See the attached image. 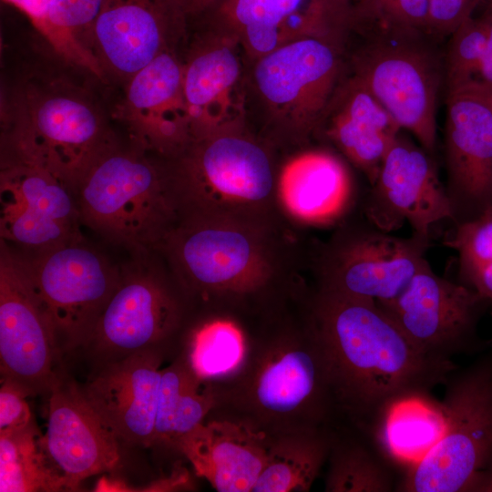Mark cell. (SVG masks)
I'll use <instances>...</instances> for the list:
<instances>
[{
  "mask_svg": "<svg viewBox=\"0 0 492 492\" xmlns=\"http://www.w3.org/2000/svg\"><path fill=\"white\" fill-rule=\"evenodd\" d=\"M445 161L455 224L492 205V110L475 81L446 90Z\"/></svg>",
  "mask_w": 492,
  "mask_h": 492,
  "instance_id": "ac0fdd59",
  "label": "cell"
},
{
  "mask_svg": "<svg viewBox=\"0 0 492 492\" xmlns=\"http://www.w3.org/2000/svg\"><path fill=\"white\" fill-rule=\"evenodd\" d=\"M309 295L251 324L241 366L228 379L210 384L215 405L208 418L234 421L269 438L328 426L339 408Z\"/></svg>",
  "mask_w": 492,
  "mask_h": 492,
  "instance_id": "7a4b0ae2",
  "label": "cell"
},
{
  "mask_svg": "<svg viewBox=\"0 0 492 492\" xmlns=\"http://www.w3.org/2000/svg\"><path fill=\"white\" fill-rule=\"evenodd\" d=\"M111 116L133 146L153 156L169 159L187 146L191 135L178 48L160 54L124 85Z\"/></svg>",
  "mask_w": 492,
  "mask_h": 492,
  "instance_id": "d6986e66",
  "label": "cell"
},
{
  "mask_svg": "<svg viewBox=\"0 0 492 492\" xmlns=\"http://www.w3.org/2000/svg\"><path fill=\"white\" fill-rule=\"evenodd\" d=\"M122 268L119 283L87 343L97 365L141 351L179 344L193 308L159 252Z\"/></svg>",
  "mask_w": 492,
  "mask_h": 492,
  "instance_id": "30bf717a",
  "label": "cell"
},
{
  "mask_svg": "<svg viewBox=\"0 0 492 492\" xmlns=\"http://www.w3.org/2000/svg\"><path fill=\"white\" fill-rule=\"evenodd\" d=\"M446 425L436 446L405 470V492H488L492 479V355L449 375Z\"/></svg>",
  "mask_w": 492,
  "mask_h": 492,
  "instance_id": "9c48e42d",
  "label": "cell"
},
{
  "mask_svg": "<svg viewBox=\"0 0 492 492\" xmlns=\"http://www.w3.org/2000/svg\"><path fill=\"white\" fill-rule=\"evenodd\" d=\"M355 439L333 437L324 481L326 492H389L394 478L385 458Z\"/></svg>",
  "mask_w": 492,
  "mask_h": 492,
  "instance_id": "1f68e13d",
  "label": "cell"
},
{
  "mask_svg": "<svg viewBox=\"0 0 492 492\" xmlns=\"http://www.w3.org/2000/svg\"><path fill=\"white\" fill-rule=\"evenodd\" d=\"M458 267L460 282L487 300L492 310V262Z\"/></svg>",
  "mask_w": 492,
  "mask_h": 492,
  "instance_id": "74e56055",
  "label": "cell"
},
{
  "mask_svg": "<svg viewBox=\"0 0 492 492\" xmlns=\"http://www.w3.org/2000/svg\"><path fill=\"white\" fill-rule=\"evenodd\" d=\"M483 0H429L428 29L442 40L474 15Z\"/></svg>",
  "mask_w": 492,
  "mask_h": 492,
  "instance_id": "d590c367",
  "label": "cell"
},
{
  "mask_svg": "<svg viewBox=\"0 0 492 492\" xmlns=\"http://www.w3.org/2000/svg\"><path fill=\"white\" fill-rule=\"evenodd\" d=\"M401 129L389 111L348 70L323 114L314 139L339 153L371 186Z\"/></svg>",
  "mask_w": 492,
  "mask_h": 492,
  "instance_id": "d4e9b609",
  "label": "cell"
},
{
  "mask_svg": "<svg viewBox=\"0 0 492 492\" xmlns=\"http://www.w3.org/2000/svg\"><path fill=\"white\" fill-rule=\"evenodd\" d=\"M429 240L399 238L352 216L309 248L314 288L384 302L398 295L426 260Z\"/></svg>",
  "mask_w": 492,
  "mask_h": 492,
  "instance_id": "8fae6325",
  "label": "cell"
},
{
  "mask_svg": "<svg viewBox=\"0 0 492 492\" xmlns=\"http://www.w3.org/2000/svg\"><path fill=\"white\" fill-rule=\"evenodd\" d=\"M360 41L346 49L348 70L403 129L433 154L438 94L445 82L443 52L429 32L376 23H354Z\"/></svg>",
  "mask_w": 492,
  "mask_h": 492,
  "instance_id": "52a82bcc",
  "label": "cell"
},
{
  "mask_svg": "<svg viewBox=\"0 0 492 492\" xmlns=\"http://www.w3.org/2000/svg\"><path fill=\"white\" fill-rule=\"evenodd\" d=\"M76 194L43 165L1 149V240L30 254L83 238Z\"/></svg>",
  "mask_w": 492,
  "mask_h": 492,
  "instance_id": "5bb4252c",
  "label": "cell"
},
{
  "mask_svg": "<svg viewBox=\"0 0 492 492\" xmlns=\"http://www.w3.org/2000/svg\"><path fill=\"white\" fill-rule=\"evenodd\" d=\"M62 357L22 255L0 240L1 379L15 382L28 395H48L65 374Z\"/></svg>",
  "mask_w": 492,
  "mask_h": 492,
  "instance_id": "4fadbf2b",
  "label": "cell"
},
{
  "mask_svg": "<svg viewBox=\"0 0 492 492\" xmlns=\"http://www.w3.org/2000/svg\"><path fill=\"white\" fill-rule=\"evenodd\" d=\"M281 156L277 198L284 221L297 231L336 228L352 216L357 187L347 161L328 146H311Z\"/></svg>",
  "mask_w": 492,
  "mask_h": 492,
  "instance_id": "7402d4cb",
  "label": "cell"
},
{
  "mask_svg": "<svg viewBox=\"0 0 492 492\" xmlns=\"http://www.w3.org/2000/svg\"><path fill=\"white\" fill-rule=\"evenodd\" d=\"M251 335V323L241 319L194 310L181 334L179 354L202 382L220 383L241 366Z\"/></svg>",
  "mask_w": 492,
  "mask_h": 492,
  "instance_id": "83f0119b",
  "label": "cell"
},
{
  "mask_svg": "<svg viewBox=\"0 0 492 492\" xmlns=\"http://www.w3.org/2000/svg\"><path fill=\"white\" fill-rule=\"evenodd\" d=\"M240 44L224 31L199 37L183 60L191 139L247 127Z\"/></svg>",
  "mask_w": 492,
  "mask_h": 492,
  "instance_id": "cb8c5ba5",
  "label": "cell"
},
{
  "mask_svg": "<svg viewBox=\"0 0 492 492\" xmlns=\"http://www.w3.org/2000/svg\"><path fill=\"white\" fill-rule=\"evenodd\" d=\"M428 18L429 0H359L353 5V23H376L429 32Z\"/></svg>",
  "mask_w": 492,
  "mask_h": 492,
  "instance_id": "836d02e7",
  "label": "cell"
},
{
  "mask_svg": "<svg viewBox=\"0 0 492 492\" xmlns=\"http://www.w3.org/2000/svg\"><path fill=\"white\" fill-rule=\"evenodd\" d=\"M446 425L443 402L430 392H415L390 401L365 432L385 460L405 470L436 446Z\"/></svg>",
  "mask_w": 492,
  "mask_h": 492,
  "instance_id": "4316f807",
  "label": "cell"
},
{
  "mask_svg": "<svg viewBox=\"0 0 492 492\" xmlns=\"http://www.w3.org/2000/svg\"><path fill=\"white\" fill-rule=\"evenodd\" d=\"M167 352L153 348L104 363L80 384L122 445H153L161 364Z\"/></svg>",
  "mask_w": 492,
  "mask_h": 492,
  "instance_id": "603a6c76",
  "label": "cell"
},
{
  "mask_svg": "<svg viewBox=\"0 0 492 492\" xmlns=\"http://www.w3.org/2000/svg\"><path fill=\"white\" fill-rule=\"evenodd\" d=\"M363 209L364 217L382 231H395L407 221L412 234L425 240L436 223L455 221L430 154L401 134L389 148Z\"/></svg>",
  "mask_w": 492,
  "mask_h": 492,
  "instance_id": "e0dca14e",
  "label": "cell"
},
{
  "mask_svg": "<svg viewBox=\"0 0 492 492\" xmlns=\"http://www.w3.org/2000/svg\"><path fill=\"white\" fill-rule=\"evenodd\" d=\"M472 81L492 86V51L484 56Z\"/></svg>",
  "mask_w": 492,
  "mask_h": 492,
  "instance_id": "b9f144b4",
  "label": "cell"
},
{
  "mask_svg": "<svg viewBox=\"0 0 492 492\" xmlns=\"http://www.w3.org/2000/svg\"><path fill=\"white\" fill-rule=\"evenodd\" d=\"M377 304L424 353L451 360L483 344L477 335L487 300L462 282L435 273L425 260L404 290Z\"/></svg>",
  "mask_w": 492,
  "mask_h": 492,
  "instance_id": "9a60e30c",
  "label": "cell"
},
{
  "mask_svg": "<svg viewBox=\"0 0 492 492\" xmlns=\"http://www.w3.org/2000/svg\"><path fill=\"white\" fill-rule=\"evenodd\" d=\"M309 308L324 347L339 411L366 431L392 400L430 392L455 371L421 351L375 301L311 289Z\"/></svg>",
  "mask_w": 492,
  "mask_h": 492,
  "instance_id": "3957f363",
  "label": "cell"
},
{
  "mask_svg": "<svg viewBox=\"0 0 492 492\" xmlns=\"http://www.w3.org/2000/svg\"><path fill=\"white\" fill-rule=\"evenodd\" d=\"M21 255L62 354L83 348L119 283L122 268L87 245L84 238Z\"/></svg>",
  "mask_w": 492,
  "mask_h": 492,
  "instance_id": "7c38bea8",
  "label": "cell"
},
{
  "mask_svg": "<svg viewBox=\"0 0 492 492\" xmlns=\"http://www.w3.org/2000/svg\"><path fill=\"white\" fill-rule=\"evenodd\" d=\"M251 81L267 115L260 136L279 151L310 144L348 72L346 45L306 37L254 60Z\"/></svg>",
  "mask_w": 492,
  "mask_h": 492,
  "instance_id": "ba28073f",
  "label": "cell"
},
{
  "mask_svg": "<svg viewBox=\"0 0 492 492\" xmlns=\"http://www.w3.org/2000/svg\"><path fill=\"white\" fill-rule=\"evenodd\" d=\"M487 52L485 28L479 17L473 15L449 36L444 57L446 90L472 81Z\"/></svg>",
  "mask_w": 492,
  "mask_h": 492,
  "instance_id": "d6a6232c",
  "label": "cell"
},
{
  "mask_svg": "<svg viewBox=\"0 0 492 492\" xmlns=\"http://www.w3.org/2000/svg\"><path fill=\"white\" fill-rule=\"evenodd\" d=\"M481 5L484 8L478 17L487 35V51H492V0H483Z\"/></svg>",
  "mask_w": 492,
  "mask_h": 492,
  "instance_id": "7bdbcfd3",
  "label": "cell"
},
{
  "mask_svg": "<svg viewBox=\"0 0 492 492\" xmlns=\"http://www.w3.org/2000/svg\"><path fill=\"white\" fill-rule=\"evenodd\" d=\"M39 436L34 421L21 429L0 431L1 492L67 491L41 448Z\"/></svg>",
  "mask_w": 492,
  "mask_h": 492,
  "instance_id": "4dcf8cb0",
  "label": "cell"
},
{
  "mask_svg": "<svg viewBox=\"0 0 492 492\" xmlns=\"http://www.w3.org/2000/svg\"><path fill=\"white\" fill-rule=\"evenodd\" d=\"M190 16L177 0H104L90 50L108 82L126 84L187 37Z\"/></svg>",
  "mask_w": 492,
  "mask_h": 492,
  "instance_id": "2e32d148",
  "label": "cell"
},
{
  "mask_svg": "<svg viewBox=\"0 0 492 492\" xmlns=\"http://www.w3.org/2000/svg\"><path fill=\"white\" fill-rule=\"evenodd\" d=\"M334 434L311 427L270 438L264 466L251 492H306L328 460Z\"/></svg>",
  "mask_w": 492,
  "mask_h": 492,
  "instance_id": "f546056e",
  "label": "cell"
},
{
  "mask_svg": "<svg viewBox=\"0 0 492 492\" xmlns=\"http://www.w3.org/2000/svg\"><path fill=\"white\" fill-rule=\"evenodd\" d=\"M445 244L458 254V266L492 262V205L477 217L456 223Z\"/></svg>",
  "mask_w": 492,
  "mask_h": 492,
  "instance_id": "e575fe53",
  "label": "cell"
},
{
  "mask_svg": "<svg viewBox=\"0 0 492 492\" xmlns=\"http://www.w3.org/2000/svg\"><path fill=\"white\" fill-rule=\"evenodd\" d=\"M57 67L23 69L2 92L1 149L37 162L76 194L87 171L118 140L97 97Z\"/></svg>",
  "mask_w": 492,
  "mask_h": 492,
  "instance_id": "277c9868",
  "label": "cell"
},
{
  "mask_svg": "<svg viewBox=\"0 0 492 492\" xmlns=\"http://www.w3.org/2000/svg\"><path fill=\"white\" fill-rule=\"evenodd\" d=\"M280 153L247 127L191 139L164 159L180 219L290 227L278 206Z\"/></svg>",
  "mask_w": 492,
  "mask_h": 492,
  "instance_id": "5b68a950",
  "label": "cell"
},
{
  "mask_svg": "<svg viewBox=\"0 0 492 492\" xmlns=\"http://www.w3.org/2000/svg\"><path fill=\"white\" fill-rule=\"evenodd\" d=\"M27 396L28 394L15 382L1 379L0 431L21 429L34 421Z\"/></svg>",
  "mask_w": 492,
  "mask_h": 492,
  "instance_id": "8d00e7d4",
  "label": "cell"
},
{
  "mask_svg": "<svg viewBox=\"0 0 492 492\" xmlns=\"http://www.w3.org/2000/svg\"><path fill=\"white\" fill-rule=\"evenodd\" d=\"M214 405L211 384L198 378L178 353L161 369L152 446L178 452L180 441L208 418Z\"/></svg>",
  "mask_w": 492,
  "mask_h": 492,
  "instance_id": "f1b7e54d",
  "label": "cell"
},
{
  "mask_svg": "<svg viewBox=\"0 0 492 492\" xmlns=\"http://www.w3.org/2000/svg\"><path fill=\"white\" fill-rule=\"evenodd\" d=\"M216 6L225 31L253 60L306 37L346 44L352 30L348 0H220Z\"/></svg>",
  "mask_w": 492,
  "mask_h": 492,
  "instance_id": "44dd1931",
  "label": "cell"
},
{
  "mask_svg": "<svg viewBox=\"0 0 492 492\" xmlns=\"http://www.w3.org/2000/svg\"><path fill=\"white\" fill-rule=\"evenodd\" d=\"M270 438L246 425L208 418L179 443L195 475L219 492H251L264 466Z\"/></svg>",
  "mask_w": 492,
  "mask_h": 492,
  "instance_id": "484cf974",
  "label": "cell"
},
{
  "mask_svg": "<svg viewBox=\"0 0 492 492\" xmlns=\"http://www.w3.org/2000/svg\"><path fill=\"white\" fill-rule=\"evenodd\" d=\"M191 19L213 9L220 0H177Z\"/></svg>",
  "mask_w": 492,
  "mask_h": 492,
  "instance_id": "60d3db41",
  "label": "cell"
},
{
  "mask_svg": "<svg viewBox=\"0 0 492 492\" xmlns=\"http://www.w3.org/2000/svg\"><path fill=\"white\" fill-rule=\"evenodd\" d=\"M47 425L39 444L67 491L114 470L120 443L84 395L80 384L64 374L48 393Z\"/></svg>",
  "mask_w": 492,
  "mask_h": 492,
  "instance_id": "ffe728a7",
  "label": "cell"
},
{
  "mask_svg": "<svg viewBox=\"0 0 492 492\" xmlns=\"http://www.w3.org/2000/svg\"><path fill=\"white\" fill-rule=\"evenodd\" d=\"M81 223L138 255L159 252L180 220L165 161L117 141L79 182Z\"/></svg>",
  "mask_w": 492,
  "mask_h": 492,
  "instance_id": "8992f818",
  "label": "cell"
},
{
  "mask_svg": "<svg viewBox=\"0 0 492 492\" xmlns=\"http://www.w3.org/2000/svg\"><path fill=\"white\" fill-rule=\"evenodd\" d=\"M287 226L182 218L159 252L193 310L249 323L302 297L309 248Z\"/></svg>",
  "mask_w": 492,
  "mask_h": 492,
  "instance_id": "6da1fadb",
  "label": "cell"
},
{
  "mask_svg": "<svg viewBox=\"0 0 492 492\" xmlns=\"http://www.w3.org/2000/svg\"><path fill=\"white\" fill-rule=\"evenodd\" d=\"M22 11L32 22L35 28L48 45L51 28L48 11L51 0H4Z\"/></svg>",
  "mask_w": 492,
  "mask_h": 492,
  "instance_id": "f35d334b",
  "label": "cell"
},
{
  "mask_svg": "<svg viewBox=\"0 0 492 492\" xmlns=\"http://www.w3.org/2000/svg\"><path fill=\"white\" fill-rule=\"evenodd\" d=\"M193 484L190 479L189 471L182 466H179L173 469L169 476H167L158 481L153 482L149 486L147 490L149 491H179L191 490Z\"/></svg>",
  "mask_w": 492,
  "mask_h": 492,
  "instance_id": "ab89813d",
  "label": "cell"
},
{
  "mask_svg": "<svg viewBox=\"0 0 492 492\" xmlns=\"http://www.w3.org/2000/svg\"><path fill=\"white\" fill-rule=\"evenodd\" d=\"M477 83V82H476ZM480 87L482 88L484 94H485V97L488 102V105L492 110V86H488V85H482V84H479L477 83Z\"/></svg>",
  "mask_w": 492,
  "mask_h": 492,
  "instance_id": "ee69618b",
  "label": "cell"
}]
</instances>
